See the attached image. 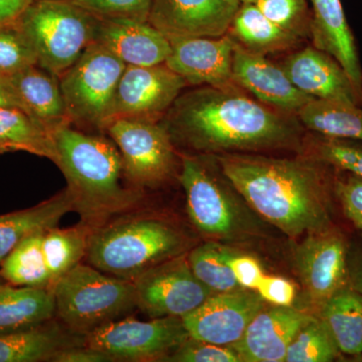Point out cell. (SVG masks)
Segmentation results:
<instances>
[{"mask_svg": "<svg viewBox=\"0 0 362 362\" xmlns=\"http://www.w3.org/2000/svg\"><path fill=\"white\" fill-rule=\"evenodd\" d=\"M16 23L35 49L37 66L59 78L95 42L99 18L71 0H33Z\"/></svg>", "mask_w": 362, "mask_h": 362, "instance_id": "5", "label": "cell"}, {"mask_svg": "<svg viewBox=\"0 0 362 362\" xmlns=\"http://www.w3.org/2000/svg\"><path fill=\"white\" fill-rule=\"evenodd\" d=\"M101 20L147 23L152 0H71Z\"/></svg>", "mask_w": 362, "mask_h": 362, "instance_id": "37", "label": "cell"}, {"mask_svg": "<svg viewBox=\"0 0 362 362\" xmlns=\"http://www.w3.org/2000/svg\"><path fill=\"white\" fill-rule=\"evenodd\" d=\"M187 239L168 221L124 214L90 233L86 258L114 277L133 281L163 262L185 254Z\"/></svg>", "mask_w": 362, "mask_h": 362, "instance_id": "4", "label": "cell"}, {"mask_svg": "<svg viewBox=\"0 0 362 362\" xmlns=\"http://www.w3.org/2000/svg\"><path fill=\"white\" fill-rule=\"evenodd\" d=\"M228 263L240 287L256 291L259 282L265 276L259 262L247 255L232 251Z\"/></svg>", "mask_w": 362, "mask_h": 362, "instance_id": "41", "label": "cell"}, {"mask_svg": "<svg viewBox=\"0 0 362 362\" xmlns=\"http://www.w3.org/2000/svg\"><path fill=\"white\" fill-rule=\"evenodd\" d=\"M57 160L68 182L74 211L93 230L114 216L134 211L143 194L127 187L120 150L113 140L73 129L70 123L52 131Z\"/></svg>", "mask_w": 362, "mask_h": 362, "instance_id": "3", "label": "cell"}, {"mask_svg": "<svg viewBox=\"0 0 362 362\" xmlns=\"http://www.w3.org/2000/svg\"><path fill=\"white\" fill-rule=\"evenodd\" d=\"M228 32L245 49L265 56L291 49L299 40L268 20L254 2L240 4Z\"/></svg>", "mask_w": 362, "mask_h": 362, "instance_id": "27", "label": "cell"}, {"mask_svg": "<svg viewBox=\"0 0 362 362\" xmlns=\"http://www.w3.org/2000/svg\"><path fill=\"white\" fill-rule=\"evenodd\" d=\"M52 290L56 316L69 330L84 337L137 308L132 281L108 275L90 264H78Z\"/></svg>", "mask_w": 362, "mask_h": 362, "instance_id": "6", "label": "cell"}, {"mask_svg": "<svg viewBox=\"0 0 362 362\" xmlns=\"http://www.w3.org/2000/svg\"><path fill=\"white\" fill-rule=\"evenodd\" d=\"M187 86V81L165 64L127 65L117 88L112 119L133 117L158 121Z\"/></svg>", "mask_w": 362, "mask_h": 362, "instance_id": "14", "label": "cell"}, {"mask_svg": "<svg viewBox=\"0 0 362 362\" xmlns=\"http://www.w3.org/2000/svg\"><path fill=\"white\" fill-rule=\"evenodd\" d=\"M95 42L104 45L126 65L130 66L165 64L171 51L168 37L148 21L99 18Z\"/></svg>", "mask_w": 362, "mask_h": 362, "instance_id": "20", "label": "cell"}, {"mask_svg": "<svg viewBox=\"0 0 362 362\" xmlns=\"http://www.w3.org/2000/svg\"><path fill=\"white\" fill-rule=\"evenodd\" d=\"M349 244L337 226L311 233L296 247L295 265L311 303L320 309L335 293L349 286Z\"/></svg>", "mask_w": 362, "mask_h": 362, "instance_id": "12", "label": "cell"}, {"mask_svg": "<svg viewBox=\"0 0 362 362\" xmlns=\"http://www.w3.org/2000/svg\"><path fill=\"white\" fill-rule=\"evenodd\" d=\"M45 233L28 235L1 262L0 275L6 283L23 287L52 289L51 276L42 250Z\"/></svg>", "mask_w": 362, "mask_h": 362, "instance_id": "30", "label": "cell"}, {"mask_svg": "<svg viewBox=\"0 0 362 362\" xmlns=\"http://www.w3.org/2000/svg\"><path fill=\"white\" fill-rule=\"evenodd\" d=\"M56 316L54 290L0 286V334L37 327Z\"/></svg>", "mask_w": 362, "mask_h": 362, "instance_id": "24", "label": "cell"}, {"mask_svg": "<svg viewBox=\"0 0 362 362\" xmlns=\"http://www.w3.org/2000/svg\"><path fill=\"white\" fill-rule=\"evenodd\" d=\"M0 108H18L21 105L9 77L0 75Z\"/></svg>", "mask_w": 362, "mask_h": 362, "instance_id": "45", "label": "cell"}, {"mask_svg": "<svg viewBox=\"0 0 362 362\" xmlns=\"http://www.w3.org/2000/svg\"><path fill=\"white\" fill-rule=\"evenodd\" d=\"M54 362H109L114 361L104 352L92 349L86 344L74 345L59 350L52 357Z\"/></svg>", "mask_w": 362, "mask_h": 362, "instance_id": "42", "label": "cell"}, {"mask_svg": "<svg viewBox=\"0 0 362 362\" xmlns=\"http://www.w3.org/2000/svg\"><path fill=\"white\" fill-rule=\"evenodd\" d=\"M264 300L254 290L216 293L182 317L188 334L194 339L223 346L239 341L247 325L263 309Z\"/></svg>", "mask_w": 362, "mask_h": 362, "instance_id": "13", "label": "cell"}, {"mask_svg": "<svg viewBox=\"0 0 362 362\" xmlns=\"http://www.w3.org/2000/svg\"><path fill=\"white\" fill-rule=\"evenodd\" d=\"M21 110L35 122L52 131L70 123L59 78L35 65L9 77Z\"/></svg>", "mask_w": 362, "mask_h": 362, "instance_id": "22", "label": "cell"}, {"mask_svg": "<svg viewBox=\"0 0 362 362\" xmlns=\"http://www.w3.org/2000/svg\"><path fill=\"white\" fill-rule=\"evenodd\" d=\"M126 64L99 42L90 44L59 77L71 123L104 130L112 119L117 88Z\"/></svg>", "mask_w": 362, "mask_h": 362, "instance_id": "7", "label": "cell"}, {"mask_svg": "<svg viewBox=\"0 0 362 362\" xmlns=\"http://www.w3.org/2000/svg\"><path fill=\"white\" fill-rule=\"evenodd\" d=\"M335 176L334 194L345 218L362 232V177L352 173Z\"/></svg>", "mask_w": 362, "mask_h": 362, "instance_id": "39", "label": "cell"}, {"mask_svg": "<svg viewBox=\"0 0 362 362\" xmlns=\"http://www.w3.org/2000/svg\"><path fill=\"white\" fill-rule=\"evenodd\" d=\"M240 0H152L148 23L170 39L220 37L230 30Z\"/></svg>", "mask_w": 362, "mask_h": 362, "instance_id": "15", "label": "cell"}, {"mask_svg": "<svg viewBox=\"0 0 362 362\" xmlns=\"http://www.w3.org/2000/svg\"><path fill=\"white\" fill-rule=\"evenodd\" d=\"M132 282L137 308L151 318H182L214 294L194 275L185 254L149 269Z\"/></svg>", "mask_w": 362, "mask_h": 362, "instance_id": "11", "label": "cell"}, {"mask_svg": "<svg viewBox=\"0 0 362 362\" xmlns=\"http://www.w3.org/2000/svg\"><path fill=\"white\" fill-rule=\"evenodd\" d=\"M329 329L320 317H314L305 324L288 347L285 361L330 362L339 357Z\"/></svg>", "mask_w": 362, "mask_h": 362, "instance_id": "33", "label": "cell"}, {"mask_svg": "<svg viewBox=\"0 0 362 362\" xmlns=\"http://www.w3.org/2000/svg\"><path fill=\"white\" fill-rule=\"evenodd\" d=\"M256 291L264 301L274 306L291 307L296 297L294 284L277 276H264Z\"/></svg>", "mask_w": 362, "mask_h": 362, "instance_id": "40", "label": "cell"}, {"mask_svg": "<svg viewBox=\"0 0 362 362\" xmlns=\"http://www.w3.org/2000/svg\"><path fill=\"white\" fill-rule=\"evenodd\" d=\"M313 316L292 307H263L244 335L230 347L242 362L285 361L288 347Z\"/></svg>", "mask_w": 362, "mask_h": 362, "instance_id": "18", "label": "cell"}, {"mask_svg": "<svg viewBox=\"0 0 362 362\" xmlns=\"http://www.w3.org/2000/svg\"><path fill=\"white\" fill-rule=\"evenodd\" d=\"M33 0H0V25L14 23Z\"/></svg>", "mask_w": 362, "mask_h": 362, "instance_id": "44", "label": "cell"}, {"mask_svg": "<svg viewBox=\"0 0 362 362\" xmlns=\"http://www.w3.org/2000/svg\"><path fill=\"white\" fill-rule=\"evenodd\" d=\"M162 361L240 362V358L230 346L202 341L189 337Z\"/></svg>", "mask_w": 362, "mask_h": 362, "instance_id": "38", "label": "cell"}, {"mask_svg": "<svg viewBox=\"0 0 362 362\" xmlns=\"http://www.w3.org/2000/svg\"><path fill=\"white\" fill-rule=\"evenodd\" d=\"M321 319L329 329L343 354H362V295L350 286L332 295L319 309Z\"/></svg>", "mask_w": 362, "mask_h": 362, "instance_id": "26", "label": "cell"}, {"mask_svg": "<svg viewBox=\"0 0 362 362\" xmlns=\"http://www.w3.org/2000/svg\"><path fill=\"white\" fill-rule=\"evenodd\" d=\"M259 11L286 32L300 37L310 33L308 0H255Z\"/></svg>", "mask_w": 362, "mask_h": 362, "instance_id": "36", "label": "cell"}, {"mask_svg": "<svg viewBox=\"0 0 362 362\" xmlns=\"http://www.w3.org/2000/svg\"><path fill=\"white\" fill-rule=\"evenodd\" d=\"M4 283H6V281L2 279L1 275H0V286H2L4 284Z\"/></svg>", "mask_w": 362, "mask_h": 362, "instance_id": "47", "label": "cell"}, {"mask_svg": "<svg viewBox=\"0 0 362 362\" xmlns=\"http://www.w3.org/2000/svg\"><path fill=\"white\" fill-rule=\"evenodd\" d=\"M362 240V232L361 233ZM349 286L362 295V247L357 251L347 252Z\"/></svg>", "mask_w": 362, "mask_h": 362, "instance_id": "43", "label": "cell"}, {"mask_svg": "<svg viewBox=\"0 0 362 362\" xmlns=\"http://www.w3.org/2000/svg\"><path fill=\"white\" fill-rule=\"evenodd\" d=\"M188 337L181 317L117 319L86 335L85 344L114 361H162Z\"/></svg>", "mask_w": 362, "mask_h": 362, "instance_id": "10", "label": "cell"}, {"mask_svg": "<svg viewBox=\"0 0 362 362\" xmlns=\"http://www.w3.org/2000/svg\"><path fill=\"white\" fill-rule=\"evenodd\" d=\"M281 66L297 89L314 99L362 105V97L342 66L315 47L294 52Z\"/></svg>", "mask_w": 362, "mask_h": 362, "instance_id": "19", "label": "cell"}, {"mask_svg": "<svg viewBox=\"0 0 362 362\" xmlns=\"http://www.w3.org/2000/svg\"><path fill=\"white\" fill-rule=\"evenodd\" d=\"M314 47L327 52L346 71L362 97V70L354 35L340 0H308Z\"/></svg>", "mask_w": 362, "mask_h": 362, "instance_id": "21", "label": "cell"}, {"mask_svg": "<svg viewBox=\"0 0 362 362\" xmlns=\"http://www.w3.org/2000/svg\"><path fill=\"white\" fill-rule=\"evenodd\" d=\"M308 156L362 177V145L350 140L320 135L311 142Z\"/></svg>", "mask_w": 362, "mask_h": 362, "instance_id": "35", "label": "cell"}, {"mask_svg": "<svg viewBox=\"0 0 362 362\" xmlns=\"http://www.w3.org/2000/svg\"><path fill=\"white\" fill-rule=\"evenodd\" d=\"M73 211V202L66 188L30 209L0 214V264L21 240L33 233L54 228Z\"/></svg>", "mask_w": 362, "mask_h": 362, "instance_id": "25", "label": "cell"}, {"mask_svg": "<svg viewBox=\"0 0 362 362\" xmlns=\"http://www.w3.org/2000/svg\"><path fill=\"white\" fill-rule=\"evenodd\" d=\"M238 194L266 221L292 239L335 228L329 165L312 157L275 158L256 154L216 156Z\"/></svg>", "mask_w": 362, "mask_h": 362, "instance_id": "2", "label": "cell"}, {"mask_svg": "<svg viewBox=\"0 0 362 362\" xmlns=\"http://www.w3.org/2000/svg\"><path fill=\"white\" fill-rule=\"evenodd\" d=\"M233 78L238 87L249 90L261 103L291 115H297L314 99L293 85L282 66L238 42L233 49Z\"/></svg>", "mask_w": 362, "mask_h": 362, "instance_id": "17", "label": "cell"}, {"mask_svg": "<svg viewBox=\"0 0 362 362\" xmlns=\"http://www.w3.org/2000/svg\"><path fill=\"white\" fill-rule=\"evenodd\" d=\"M85 344V337L49 321L37 327L0 334V362L52 361L59 350Z\"/></svg>", "mask_w": 362, "mask_h": 362, "instance_id": "23", "label": "cell"}, {"mask_svg": "<svg viewBox=\"0 0 362 362\" xmlns=\"http://www.w3.org/2000/svg\"><path fill=\"white\" fill-rule=\"evenodd\" d=\"M230 252L223 245L211 240L194 247L187 255L188 263L194 275L214 294L240 289L228 266Z\"/></svg>", "mask_w": 362, "mask_h": 362, "instance_id": "32", "label": "cell"}, {"mask_svg": "<svg viewBox=\"0 0 362 362\" xmlns=\"http://www.w3.org/2000/svg\"><path fill=\"white\" fill-rule=\"evenodd\" d=\"M297 116L307 129L317 134L362 141V109L357 105L312 99Z\"/></svg>", "mask_w": 362, "mask_h": 362, "instance_id": "29", "label": "cell"}, {"mask_svg": "<svg viewBox=\"0 0 362 362\" xmlns=\"http://www.w3.org/2000/svg\"><path fill=\"white\" fill-rule=\"evenodd\" d=\"M93 230L89 226L80 223L66 228L54 226L45 233L42 250L52 288L85 258Z\"/></svg>", "mask_w": 362, "mask_h": 362, "instance_id": "31", "label": "cell"}, {"mask_svg": "<svg viewBox=\"0 0 362 362\" xmlns=\"http://www.w3.org/2000/svg\"><path fill=\"white\" fill-rule=\"evenodd\" d=\"M169 40L171 51L165 65L185 78L187 84L238 87L233 78L235 42L230 35L177 37Z\"/></svg>", "mask_w": 362, "mask_h": 362, "instance_id": "16", "label": "cell"}, {"mask_svg": "<svg viewBox=\"0 0 362 362\" xmlns=\"http://www.w3.org/2000/svg\"><path fill=\"white\" fill-rule=\"evenodd\" d=\"M242 4H247V2H254L255 0H240Z\"/></svg>", "mask_w": 362, "mask_h": 362, "instance_id": "46", "label": "cell"}, {"mask_svg": "<svg viewBox=\"0 0 362 362\" xmlns=\"http://www.w3.org/2000/svg\"><path fill=\"white\" fill-rule=\"evenodd\" d=\"M104 130L120 150L126 178L133 187H158L173 175L175 144L158 121L118 117Z\"/></svg>", "mask_w": 362, "mask_h": 362, "instance_id": "9", "label": "cell"}, {"mask_svg": "<svg viewBox=\"0 0 362 362\" xmlns=\"http://www.w3.org/2000/svg\"><path fill=\"white\" fill-rule=\"evenodd\" d=\"M35 65L37 54L18 23L0 25V75L11 77Z\"/></svg>", "mask_w": 362, "mask_h": 362, "instance_id": "34", "label": "cell"}, {"mask_svg": "<svg viewBox=\"0 0 362 362\" xmlns=\"http://www.w3.org/2000/svg\"><path fill=\"white\" fill-rule=\"evenodd\" d=\"M162 125L173 144L204 153L297 149L301 127L291 114L251 99L235 88L206 86L180 94Z\"/></svg>", "mask_w": 362, "mask_h": 362, "instance_id": "1", "label": "cell"}, {"mask_svg": "<svg viewBox=\"0 0 362 362\" xmlns=\"http://www.w3.org/2000/svg\"><path fill=\"white\" fill-rule=\"evenodd\" d=\"M18 151L57 160L51 131L21 109L0 108V156Z\"/></svg>", "mask_w": 362, "mask_h": 362, "instance_id": "28", "label": "cell"}, {"mask_svg": "<svg viewBox=\"0 0 362 362\" xmlns=\"http://www.w3.org/2000/svg\"><path fill=\"white\" fill-rule=\"evenodd\" d=\"M180 180L188 216L199 232L214 239L235 240L249 230V218L221 170L218 175L204 159L183 156Z\"/></svg>", "mask_w": 362, "mask_h": 362, "instance_id": "8", "label": "cell"}]
</instances>
